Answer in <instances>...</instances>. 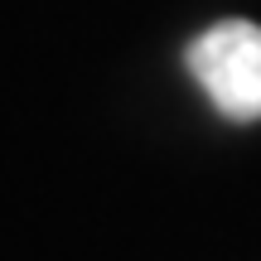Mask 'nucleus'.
<instances>
[{"label": "nucleus", "instance_id": "obj_1", "mask_svg": "<svg viewBox=\"0 0 261 261\" xmlns=\"http://www.w3.org/2000/svg\"><path fill=\"white\" fill-rule=\"evenodd\" d=\"M189 73L227 121L261 116V24L223 19L189 44Z\"/></svg>", "mask_w": 261, "mask_h": 261}]
</instances>
